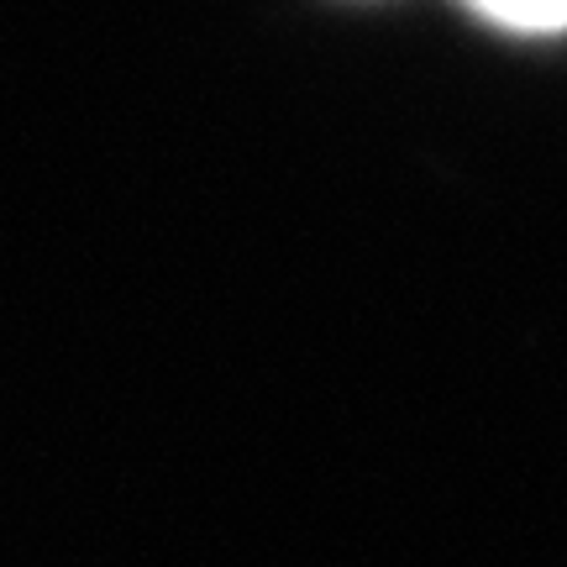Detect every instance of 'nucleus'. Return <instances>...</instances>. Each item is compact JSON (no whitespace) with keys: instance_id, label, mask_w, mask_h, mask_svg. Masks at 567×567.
Returning <instances> with one entry per match:
<instances>
[{"instance_id":"nucleus-1","label":"nucleus","mask_w":567,"mask_h":567,"mask_svg":"<svg viewBox=\"0 0 567 567\" xmlns=\"http://www.w3.org/2000/svg\"><path fill=\"white\" fill-rule=\"evenodd\" d=\"M467 6H478L484 17L520 27V32H557V27H567V0H467Z\"/></svg>"}]
</instances>
